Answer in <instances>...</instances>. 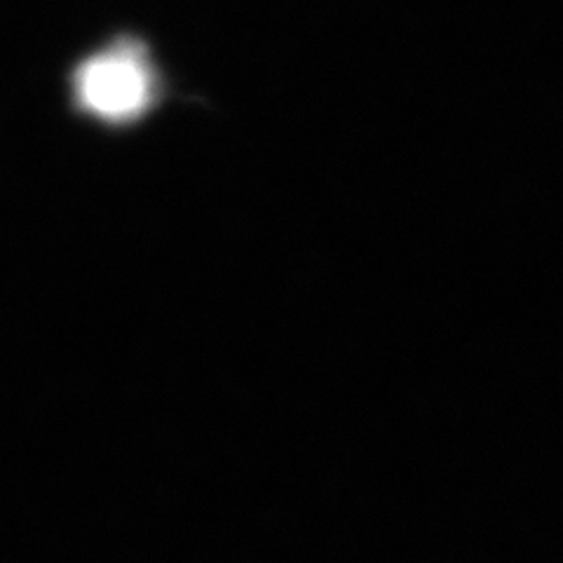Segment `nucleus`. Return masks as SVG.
I'll return each mask as SVG.
<instances>
[{
	"label": "nucleus",
	"instance_id": "nucleus-1",
	"mask_svg": "<svg viewBox=\"0 0 563 563\" xmlns=\"http://www.w3.org/2000/svg\"><path fill=\"white\" fill-rule=\"evenodd\" d=\"M74 82L80 109L106 122H130L144 115L155 97V70L146 49L130 41L85 59Z\"/></svg>",
	"mask_w": 563,
	"mask_h": 563
}]
</instances>
